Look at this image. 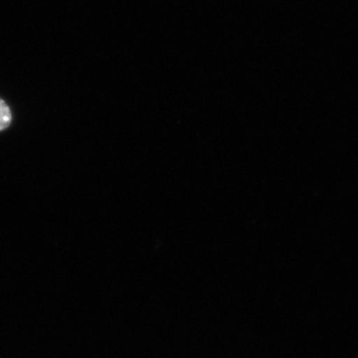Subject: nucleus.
Segmentation results:
<instances>
[{
  "label": "nucleus",
  "mask_w": 358,
  "mask_h": 358,
  "mask_svg": "<svg viewBox=\"0 0 358 358\" xmlns=\"http://www.w3.org/2000/svg\"><path fill=\"white\" fill-rule=\"evenodd\" d=\"M10 122H12V113H10V107L7 106L3 99H0V131L8 128Z\"/></svg>",
  "instance_id": "f257e3e1"
}]
</instances>
